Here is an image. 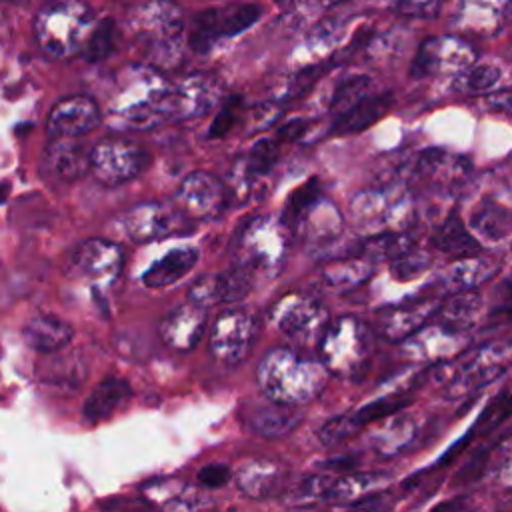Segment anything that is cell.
<instances>
[{
  "label": "cell",
  "mask_w": 512,
  "mask_h": 512,
  "mask_svg": "<svg viewBox=\"0 0 512 512\" xmlns=\"http://www.w3.org/2000/svg\"><path fill=\"white\" fill-rule=\"evenodd\" d=\"M198 482L206 488H220L224 484L230 482L232 478V470L226 466V464H220V462H212V464H206L198 470L196 474Z\"/></svg>",
  "instance_id": "7dc6e473"
},
{
  "label": "cell",
  "mask_w": 512,
  "mask_h": 512,
  "mask_svg": "<svg viewBox=\"0 0 512 512\" xmlns=\"http://www.w3.org/2000/svg\"><path fill=\"white\" fill-rule=\"evenodd\" d=\"M262 14V8L258 4H242L234 6L230 10L220 12V32L224 38L236 36L244 30H248Z\"/></svg>",
  "instance_id": "7bdbcfd3"
},
{
  "label": "cell",
  "mask_w": 512,
  "mask_h": 512,
  "mask_svg": "<svg viewBox=\"0 0 512 512\" xmlns=\"http://www.w3.org/2000/svg\"><path fill=\"white\" fill-rule=\"evenodd\" d=\"M198 262V250L194 246H178L158 258L144 274L142 282L148 288H166L184 278Z\"/></svg>",
  "instance_id": "4316f807"
},
{
  "label": "cell",
  "mask_w": 512,
  "mask_h": 512,
  "mask_svg": "<svg viewBox=\"0 0 512 512\" xmlns=\"http://www.w3.org/2000/svg\"><path fill=\"white\" fill-rule=\"evenodd\" d=\"M302 410L298 404H286L266 398L262 404H252L244 412L246 426L264 438H280L290 434L302 422Z\"/></svg>",
  "instance_id": "d6986e66"
},
{
  "label": "cell",
  "mask_w": 512,
  "mask_h": 512,
  "mask_svg": "<svg viewBox=\"0 0 512 512\" xmlns=\"http://www.w3.org/2000/svg\"><path fill=\"white\" fill-rule=\"evenodd\" d=\"M342 232V214L324 196H320L314 206L302 216V220L292 230L294 236L304 238L312 244H328L336 240Z\"/></svg>",
  "instance_id": "d4e9b609"
},
{
  "label": "cell",
  "mask_w": 512,
  "mask_h": 512,
  "mask_svg": "<svg viewBox=\"0 0 512 512\" xmlns=\"http://www.w3.org/2000/svg\"><path fill=\"white\" fill-rule=\"evenodd\" d=\"M368 88H370V78L368 76H350L346 80H342L330 100V110L340 116L342 112H346L348 108H352L356 102H360L364 96H368Z\"/></svg>",
  "instance_id": "60d3db41"
},
{
  "label": "cell",
  "mask_w": 512,
  "mask_h": 512,
  "mask_svg": "<svg viewBox=\"0 0 512 512\" xmlns=\"http://www.w3.org/2000/svg\"><path fill=\"white\" fill-rule=\"evenodd\" d=\"M440 308L436 298H418L412 302H402L386 308L378 316V330L392 342L406 340L418 332L428 318H432Z\"/></svg>",
  "instance_id": "ac0fdd59"
},
{
  "label": "cell",
  "mask_w": 512,
  "mask_h": 512,
  "mask_svg": "<svg viewBox=\"0 0 512 512\" xmlns=\"http://www.w3.org/2000/svg\"><path fill=\"white\" fill-rule=\"evenodd\" d=\"M394 98L390 92L386 94H374V96H364L360 102H356L352 108L336 116V122L332 124L330 134H354L362 132L368 126L376 124L392 106Z\"/></svg>",
  "instance_id": "f1b7e54d"
},
{
  "label": "cell",
  "mask_w": 512,
  "mask_h": 512,
  "mask_svg": "<svg viewBox=\"0 0 512 512\" xmlns=\"http://www.w3.org/2000/svg\"><path fill=\"white\" fill-rule=\"evenodd\" d=\"M256 282L258 280L250 270L232 264L228 270L200 276L190 286L188 298L206 308L220 302H240L254 290Z\"/></svg>",
  "instance_id": "7c38bea8"
},
{
  "label": "cell",
  "mask_w": 512,
  "mask_h": 512,
  "mask_svg": "<svg viewBox=\"0 0 512 512\" xmlns=\"http://www.w3.org/2000/svg\"><path fill=\"white\" fill-rule=\"evenodd\" d=\"M206 322H208L206 306L194 300H188L178 308L170 310L160 320L158 334L168 348L176 352H190L192 348L198 346L206 330Z\"/></svg>",
  "instance_id": "9a60e30c"
},
{
  "label": "cell",
  "mask_w": 512,
  "mask_h": 512,
  "mask_svg": "<svg viewBox=\"0 0 512 512\" xmlns=\"http://www.w3.org/2000/svg\"><path fill=\"white\" fill-rule=\"evenodd\" d=\"M468 226L476 236L484 240H490V242L504 240L512 234V208L492 198H484L474 206Z\"/></svg>",
  "instance_id": "f546056e"
},
{
  "label": "cell",
  "mask_w": 512,
  "mask_h": 512,
  "mask_svg": "<svg viewBox=\"0 0 512 512\" xmlns=\"http://www.w3.org/2000/svg\"><path fill=\"white\" fill-rule=\"evenodd\" d=\"M432 266V256L420 248H408L400 256L390 260V270L396 280H414Z\"/></svg>",
  "instance_id": "b9f144b4"
},
{
  "label": "cell",
  "mask_w": 512,
  "mask_h": 512,
  "mask_svg": "<svg viewBox=\"0 0 512 512\" xmlns=\"http://www.w3.org/2000/svg\"><path fill=\"white\" fill-rule=\"evenodd\" d=\"M350 218L354 228L368 236L400 232L412 218V202L408 192L396 186L362 190L350 202Z\"/></svg>",
  "instance_id": "5b68a950"
},
{
  "label": "cell",
  "mask_w": 512,
  "mask_h": 512,
  "mask_svg": "<svg viewBox=\"0 0 512 512\" xmlns=\"http://www.w3.org/2000/svg\"><path fill=\"white\" fill-rule=\"evenodd\" d=\"M508 276H510V280H512V264H510V272H508Z\"/></svg>",
  "instance_id": "11a10c76"
},
{
  "label": "cell",
  "mask_w": 512,
  "mask_h": 512,
  "mask_svg": "<svg viewBox=\"0 0 512 512\" xmlns=\"http://www.w3.org/2000/svg\"><path fill=\"white\" fill-rule=\"evenodd\" d=\"M480 304H482V298L472 290L454 292V296L448 302L440 304L438 312L434 314L436 324H440L442 328L454 334H460L472 326Z\"/></svg>",
  "instance_id": "d6a6232c"
},
{
  "label": "cell",
  "mask_w": 512,
  "mask_h": 512,
  "mask_svg": "<svg viewBox=\"0 0 512 512\" xmlns=\"http://www.w3.org/2000/svg\"><path fill=\"white\" fill-rule=\"evenodd\" d=\"M124 264L122 248L104 238H88L78 244L66 262L64 274L94 284L112 282Z\"/></svg>",
  "instance_id": "9c48e42d"
},
{
  "label": "cell",
  "mask_w": 512,
  "mask_h": 512,
  "mask_svg": "<svg viewBox=\"0 0 512 512\" xmlns=\"http://www.w3.org/2000/svg\"><path fill=\"white\" fill-rule=\"evenodd\" d=\"M276 116H278V112H276L274 106H262V108H258V110L252 112V128L262 130V128H266L270 122H274Z\"/></svg>",
  "instance_id": "816d5d0a"
},
{
  "label": "cell",
  "mask_w": 512,
  "mask_h": 512,
  "mask_svg": "<svg viewBox=\"0 0 512 512\" xmlns=\"http://www.w3.org/2000/svg\"><path fill=\"white\" fill-rule=\"evenodd\" d=\"M238 118H240V98L232 96V98H228V100L224 102V106L220 108V112H218L216 118L212 120L210 130H208V136H210V138H222V136H226V134L234 128V124L238 122Z\"/></svg>",
  "instance_id": "bcb514c9"
},
{
  "label": "cell",
  "mask_w": 512,
  "mask_h": 512,
  "mask_svg": "<svg viewBox=\"0 0 512 512\" xmlns=\"http://www.w3.org/2000/svg\"><path fill=\"white\" fill-rule=\"evenodd\" d=\"M170 86L146 68L126 70L120 78V90L110 104V112L128 128L148 130L166 122V100Z\"/></svg>",
  "instance_id": "277c9868"
},
{
  "label": "cell",
  "mask_w": 512,
  "mask_h": 512,
  "mask_svg": "<svg viewBox=\"0 0 512 512\" xmlns=\"http://www.w3.org/2000/svg\"><path fill=\"white\" fill-rule=\"evenodd\" d=\"M114 38H116V26L110 18H104L98 22V26L94 28L88 44H86V58L90 62H98L104 60L112 48H114Z\"/></svg>",
  "instance_id": "ee69618b"
},
{
  "label": "cell",
  "mask_w": 512,
  "mask_h": 512,
  "mask_svg": "<svg viewBox=\"0 0 512 512\" xmlns=\"http://www.w3.org/2000/svg\"><path fill=\"white\" fill-rule=\"evenodd\" d=\"M286 468L270 458L244 462L236 472L238 490L254 500H264L278 494L286 482Z\"/></svg>",
  "instance_id": "44dd1931"
},
{
  "label": "cell",
  "mask_w": 512,
  "mask_h": 512,
  "mask_svg": "<svg viewBox=\"0 0 512 512\" xmlns=\"http://www.w3.org/2000/svg\"><path fill=\"white\" fill-rule=\"evenodd\" d=\"M372 264L374 262L364 256L346 254L340 260H332L322 270V278L330 286H358L372 276Z\"/></svg>",
  "instance_id": "e575fe53"
},
{
  "label": "cell",
  "mask_w": 512,
  "mask_h": 512,
  "mask_svg": "<svg viewBox=\"0 0 512 512\" xmlns=\"http://www.w3.org/2000/svg\"><path fill=\"white\" fill-rule=\"evenodd\" d=\"M390 4H394L398 10H404V12H422L428 6H432L434 0H390Z\"/></svg>",
  "instance_id": "f5cc1de1"
},
{
  "label": "cell",
  "mask_w": 512,
  "mask_h": 512,
  "mask_svg": "<svg viewBox=\"0 0 512 512\" xmlns=\"http://www.w3.org/2000/svg\"><path fill=\"white\" fill-rule=\"evenodd\" d=\"M510 54H512V48H510Z\"/></svg>",
  "instance_id": "6f0895ef"
},
{
  "label": "cell",
  "mask_w": 512,
  "mask_h": 512,
  "mask_svg": "<svg viewBox=\"0 0 512 512\" xmlns=\"http://www.w3.org/2000/svg\"><path fill=\"white\" fill-rule=\"evenodd\" d=\"M494 314H500V316H504V318L512 320V288H510V296H508V300H502V302L496 306Z\"/></svg>",
  "instance_id": "db71d44e"
},
{
  "label": "cell",
  "mask_w": 512,
  "mask_h": 512,
  "mask_svg": "<svg viewBox=\"0 0 512 512\" xmlns=\"http://www.w3.org/2000/svg\"><path fill=\"white\" fill-rule=\"evenodd\" d=\"M500 76L502 70L496 64H472L456 76L454 86L466 94H484L498 84Z\"/></svg>",
  "instance_id": "f35d334b"
},
{
  "label": "cell",
  "mask_w": 512,
  "mask_h": 512,
  "mask_svg": "<svg viewBox=\"0 0 512 512\" xmlns=\"http://www.w3.org/2000/svg\"><path fill=\"white\" fill-rule=\"evenodd\" d=\"M322 74V66H308V68H304V70H300L296 76H294V80H292V90H290V94H302V92H306L314 82H316V78Z\"/></svg>",
  "instance_id": "c3c4849f"
},
{
  "label": "cell",
  "mask_w": 512,
  "mask_h": 512,
  "mask_svg": "<svg viewBox=\"0 0 512 512\" xmlns=\"http://www.w3.org/2000/svg\"><path fill=\"white\" fill-rule=\"evenodd\" d=\"M222 38L220 32V10L208 8L200 14H196L192 32H190V48L198 54H206L212 50L216 40Z\"/></svg>",
  "instance_id": "74e56055"
},
{
  "label": "cell",
  "mask_w": 512,
  "mask_h": 512,
  "mask_svg": "<svg viewBox=\"0 0 512 512\" xmlns=\"http://www.w3.org/2000/svg\"><path fill=\"white\" fill-rule=\"evenodd\" d=\"M102 120L98 104L88 96H68L56 102L48 114L46 128L50 136L80 138L92 132Z\"/></svg>",
  "instance_id": "2e32d148"
},
{
  "label": "cell",
  "mask_w": 512,
  "mask_h": 512,
  "mask_svg": "<svg viewBox=\"0 0 512 512\" xmlns=\"http://www.w3.org/2000/svg\"><path fill=\"white\" fill-rule=\"evenodd\" d=\"M486 108L494 110V112H502L506 116H512V90L506 92H496L492 96L484 98Z\"/></svg>",
  "instance_id": "f907efd6"
},
{
  "label": "cell",
  "mask_w": 512,
  "mask_h": 512,
  "mask_svg": "<svg viewBox=\"0 0 512 512\" xmlns=\"http://www.w3.org/2000/svg\"><path fill=\"white\" fill-rule=\"evenodd\" d=\"M476 60V50L462 38L436 36L420 44L414 62L412 76H438V74H460L470 68Z\"/></svg>",
  "instance_id": "30bf717a"
},
{
  "label": "cell",
  "mask_w": 512,
  "mask_h": 512,
  "mask_svg": "<svg viewBox=\"0 0 512 512\" xmlns=\"http://www.w3.org/2000/svg\"><path fill=\"white\" fill-rule=\"evenodd\" d=\"M508 6H510V12H512V0H510V4H508Z\"/></svg>",
  "instance_id": "9f6ffc18"
},
{
  "label": "cell",
  "mask_w": 512,
  "mask_h": 512,
  "mask_svg": "<svg viewBox=\"0 0 512 512\" xmlns=\"http://www.w3.org/2000/svg\"><path fill=\"white\" fill-rule=\"evenodd\" d=\"M432 244L436 250L454 258L478 256L482 252V244L476 240L470 226L464 224V220L456 210L450 212L444 218V222L436 228L432 236Z\"/></svg>",
  "instance_id": "484cf974"
},
{
  "label": "cell",
  "mask_w": 512,
  "mask_h": 512,
  "mask_svg": "<svg viewBox=\"0 0 512 512\" xmlns=\"http://www.w3.org/2000/svg\"><path fill=\"white\" fill-rule=\"evenodd\" d=\"M144 496L150 504L168 508V510H196L206 508L212 502L206 500L196 488L174 482H154L144 488Z\"/></svg>",
  "instance_id": "1f68e13d"
},
{
  "label": "cell",
  "mask_w": 512,
  "mask_h": 512,
  "mask_svg": "<svg viewBox=\"0 0 512 512\" xmlns=\"http://www.w3.org/2000/svg\"><path fill=\"white\" fill-rule=\"evenodd\" d=\"M356 432H358V426L354 424L352 414L348 412V414H340L326 420L324 426L318 430V436L324 444H338Z\"/></svg>",
  "instance_id": "f6af8a7d"
},
{
  "label": "cell",
  "mask_w": 512,
  "mask_h": 512,
  "mask_svg": "<svg viewBox=\"0 0 512 512\" xmlns=\"http://www.w3.org/2000/svg\"><path fill=\"white\" fill-rule=\"evenodd\" d=\"M322 196V186L316 178L306 180L304 184H300L286 200L284 204V212H282V222L284 226L290 230L296 228V224L302 220V216L314 206V202Z\"/></svg>",
  "instance_id": "8d00e7d4"
},
{
  "label": "cell",
  "mask_w": 512,
  "mask_h": 512,
  "mask_svg": "<svg viewBox=\"0 0 512 512\" xmlns=\"http://www.w3.org/2000/svg\"><path fill=\"white\" fill-rule=\"evenodd\" d=\"M272 318L282 334H286L294 344L308 346L318 344L322 332L328 326V310L324 304L308 294H288L284 296Z\"/></svg>",
  "instance_id": "ba28073f"
},
{
  "label": "cell",
  "mask_w": 512,
  "mask_h": 512,
  "mask_svg": "<svg viewBox=\"0 0 512 512\" xmlns=\"http://www.w3.org/2000/svg\"><path fill=\"white\" fill-rule=\"evenodd\" d=\"M90 152L92 148H86L76 138L54 136V140L46 146L44 164L52 176L64 182H74L90 172Z\"/></svg>",
  "instance_id": "7402d4cb"
},
{
  "label": "cell",
  "mask_w": 512,
  "mask_h": 512,
  "mask_svg": "<svg viewBox=\"0 0 512 512\" xmlns=\"http://www.w3.org/2000/svg\"><path fill=\"white\" fill-rule=\"evenodd\" d=\"M226 186L208 172L188 174L176 188V206L188 218L206 220L220 216L226 208Z\"/></svg>",
  "instance_id": "8fae6325"
},
{
  "label": "cell",
  "mask_w": 512,
  "mask_h": 512,
  "mask_svg": "<svg viewBox=\"0 0 512 512\" xmlns=\"http://www.w3.org/2000/svg\"><path fill=\"white\" fill-rule=\"evenodd\" d=\"M306 130V122L302 118H292L288 122H284L278 130H276V140L282 142H294L298 140Z\"/></svg>",
  "instance_id": "681fc988"
},
{
  "label": "cell",
  "mask_w": 512,
  "mask_h": 512,
  "mask_svg": "<svg viewBox=\"0 0 512 512\" xmlns=\"http://www.w3.org/2000/svg\"><path fill=\"white\" fill-rule=\"evenodd\" d=\"M220 100V86L212 76L196 74L170 86L166 120H188L206 114Z\"/></svg>",
  "instance_id": "4fadbf2b"
},
{
  "label": "cell",
  "mask_w": 512,
  "mask_h": 512,
  "mask_svg": "<svg viewBox=\"0 0 512 512\" xmlns=\"http://www.w3.org/2000/svg\"><path fill=\"white\" fill-rule=\"evenodd\" d=\"M496 270V264L488 258L482 256H468V258H458L452 266L444 270L440 276L438 284L444 288V292H462V290H472L486 282Z\"/></svg>",
  "instance_id": "4dcf8cb0"
},
{
  "label": "cell",
  "mask_w": 512,
  "mask_h": 512,
  "mask_svg": "<svg viewBox=\"0 0 512 512\" xmlns=\"http://www.w3.org/2000/svg\"><path fill=\"white\" fill-rule=\"evenodd\" d=\"M506 346H486L464 360L452 374L446 396L460 398L490 384L506 370Z\"/></svg>",
  "instance_id": "5bb4252c"
},
{
  "label": "cell",
  "mask_w": 512,
  "mask_h": 512,
  "mask_svg": "<svg viewBox=\"0 0 512 512\" xmlns=\"http://www.w3.org/2000/svg\"><path fill=\"white\" fill-rule=\"evenodd\" d=\"M418 424L412 416L396 412L378 420L376 430L370 434V446L380 456H396L416 436Z\"/></svg>",
  "instance_id": "83f0119b"
},
{
  "label": "cell",
  "mask_w": 512,
  "mask_h": 512,
  "mask_svg": "<svg viewBox=\"0 0 512 512\" xmlns=\"http://www.w3.org/2000/svg\"><path fill=\"white\" fill-rule=\"evenodd\" d=\"M388 474L382 472H354V474H346L342 478L332 480L328 494H326V502H336V504H352L372 492H376L384 482H386Z\"/></svg>",
  "instance_id": "836d02e7"
},
{
  "label": "cell",
  "mask_w": 512,
  "mask_h": 512,
  "mask_svg": "<svg viewBox=\"0 0 512 512\" xmlns=\"http://www.w3.org/2000/svg\"><path fill=\"white\" fill-rule=\"evenodd\" d=\"M124 230L130 240L142 244L164 238L178 230L176 214L158 202L136 204L124 218Z\"/></svg>",
  "instance_id": "ffe728a7"
},
{
  "label": "cell",
  "mask_w": 512,
  "mask_h": 512,
  "mask_svg": "<svg viewBox=\"0 0 512 512\" xmlns=\"http://www.w3.org/2000/svg\"><path fill=\"white\" fill-rule=\"evenodd\" d=\"M72 336V326L54 314L32 316L22 328L24 344L40 354H52L66 348L72 342Z\"/></svg>",
  "instance_id": "603a6c76"
},
{
  "label": "cell",
  "mask_w": 512,
  "mask_h": 512,
  "mask_svg": "<svg viewBox=\"0 0 512 512\" xmlns=\"http://www.w3.org/2000/svg\"><path fill=\"white\" fill-rule=\"evenodd\" d=\"M328 374L322 360L304 358L290 348H272L258 362L256 384L270 400L302 406L324 390Z\"/></svg>",
  "instance_id": "6da1fadb"
},
{
  "label": "cell",
  "mask_w": 512,
  "mask_h": 512,
  "mask_svg": "<svg viewBox=\"0 0 512 512\" xmlns=\"http://www.w3.org/2000/svg\"><path fill=\"white\" fill-rule=\"evenodd\" d=\"M288 234L282 218L254 216L246 220L234 240L232 264L250 270L256 280L274 278L288 256Z\"/></svg>",
  "instance_id": "3957f363"
},
{
  "label": "cell",
  "mask_w": 512,
  "mask_h": 512,
  "mask_svg": "<svg viewBox=\"0 0 512 512\" xmlns=\"http://www.w3.org/2000/svg\"><path fill=\"white\" fill-rule=\"evenodd\" d=\"M320 360L330 374L346 380H360L374 356V332L354 316H340L328 322L318 340Z\"/></svg>",
  "instance_id": "7a4b0ae2"
},
{
  "label": "cell",
  "mask_w": 512,
  "mask_h": 512,
  "mask_svg": "<svg viewBox=\"0 0 512 512\" xmlns=\"http://www.w3.org/2000/svg\"><path fill=\"white\" fill-rule=\"evenodd\" d=\"M60 8L62 4L52 6L46 16H40L36 30L40 44L46 52L54 56H68L80 46L82 28L88 20V12L84 8L78 16H72V12L66 10V16H62Z\"/></svg>",
  "instance_id": "e0dca14e"
},
{
  "label": "cell",
  "mask_w": 512,
  "mask_h": 512,
  "mask_svg": "<svg viewBox=\"0 0 512 512\" xmlns=\"http://www.w3.org/2000/svg\"><path fill=\"white\" fill-rule=\"evenodd\" d=\"M148 164L150 154L124 138H104L90 152V172L104 186L124 184L142 174Z\"/></svg>",
  "instance_id": "8992f818"
},
{
  "label": "cell",
  "mask_w": 512,
  "mask_h": 512,
  "mask_svg": "<svg viewBox=\"0 0 512 512\" xmlns=\"http://www.w3.org/2000/svg\"><path fill=\"white\" fill-rule=\"evenodd\" d=\"M132 398V388L122 378H104L86 396L82 406V416L90 424H100L110 420L118 410H122Z\"/></svg>",
  "instance_id": "cb8c5ba5"
},
{
  "label": "cell",
  "mask_w": 512,
  "mask_h": 512,
  "mask_svg": "<svg viewBox=\"0 0 512 512\" xmlns=\"http://www.w3.org/2000/svg\"><path fill=\"white\" fill-rule=\"evenodd\" d=\"M408 404H410V394H406L402 390H396V392H390L382 398L372 400L370 404H364L362 408H358L350 414H352V420L358 426V430H362L368 424H374V422H378V420H382L390 414L400 412Z\"/></svg>",
  "instance_id": "d590c367"
},
{
  "label": "cell",
  "mask_w": 512,
  "mask_h": 512,
  "mask_svg": "<svg viewBox=\"0 0 512 512\" xmlns=\"http://www.w3.org/2000/svg\"><path fill=\"white\" fill-rule=\"evenodd\" d=\"M280 154V142L276 138H260L256 140V144L250 148L242 174L252 180L258 176H264L272 170V166L276 164Z\"/></svg>",
  "instance_id": "ab89813d"
},
{
  "label": "cell",
  "mask_w": 512,
  "mask_h": 512,
  "mask_svg": "<svg viewBox=\"0 0 512 512\" xmlns=\"http://www.w3.org/2000/svg\"><path fill=\"white\" fill-rule=\"evenodd\" d=\"M256 318L242 308H228L214 320L208 346L212 356L226 366L244 362L256 342Z\"/></svg>",
  "instance_id": "52a82bcc"
}]
</instances>
